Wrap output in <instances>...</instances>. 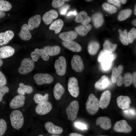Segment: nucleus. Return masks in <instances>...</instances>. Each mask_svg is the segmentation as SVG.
<instances>
[{
  "instance_id": "nucleus-1",
  "label": "nucleus",
  "mask_w": 136,
  "mask_h": 136,
  "mask_svg": "<svg viewBox=\"0 0 136 136\" xmlns=\"http://www.w3.org/2000/svg\"><path fill=\"white\" fill-rule=\"evenodd\" d=\"M11 125L15 129H19L23 126L24 118L23 114L20 111L15 110L12 112L10 116Z\"/></svg>"
},
{
  "instance_id": "nucleus-2",
  "label": "nucleus",
  "mask_w": 136,
  "mask_h": 136,
  "mask_svg": "<svg viewBox=\"0 0 136 136\" xmlns=\"http://www.w3.org/2000/svg\"><path fill=\"white\" fill-rule=\"evenodd\" d=\"M85 105L87 112L90 115H93L99 110V100L94 94H91L88 97Z\"/></svg>"
},
{
  "instance_id": "nucleus-3",
  "label": "nucleus",
  "mask_w": 136,
  "mask_h": 136,
  "mask_svg": "<svg viewBox=\"0 0 136 136\" xmlns=\"http://www.w3.org/2000/svg\"><path fill=\"white\" fill-rule=\"evenodd\" d=\"M79 108L78 102L76 100L72 101L66 108V113L68 119L73 121L77 117Z\"/></svg>"
},
{
  "instance_id": "nucleus-4",
  "label": "nucleus",
  "mask_w": 136,
  "mask_h": 136,
  "mask_svg": "<svg viewBox=\"0 0 136 136\" xmlns=\"http://www.w3.org/2000/svg\"><path fill=\"white\" fill-rule=\"evenodd\" d=\"M34 67V63L32 59L25 58L22 61L18 71L21 74H25L31 72Z\"/></svg>"
},
{
  "instance_id": "nucleus-5",
  "label": "nucleus",
  "mask_w": 136,
  "mask_h": 136,
  "mask_svg": "<svg viewBox=\"0 0 136 136\" xmlns=\"http://www.w3.org/2000/svg\"><path fill=\"white\" fill-rule=\"evenodd\" d=\"M68 90L71 95L76 97L79 93V88L77 78L74 77H70L68 81Z\"/></svg>"
},
{
  "instance_id": "nucleus-6",
  "label": "nucleus",
  "mask_w": 136,
  "mask_h": 136,
  "mask_svg": "<svg viewBox=\"0 0 136 136\" xmlns=\"http://www.w3.org/2000/svg\"><path fill=\"white\" fill-rule=\"evenodd\" d=\"M54 66L57 74L60 76L64 75L66 69V62L65 58L62 56H60L55 60Z\"/></svg>"
},
{
  "instance_id": "nucleus-7",
  "label": "nucleus",
  "mask_w": 136,
  "mask_h": 136,
  "mask_svg": "<svg viewBox=\"0 0 136 136\" xmlns=\"http://www.w3.org/2000/svg\"><path fill=\"white\" fill-rule=\"evenodd\" d=\"M33 78L36 83L39 85L51 83L54 80L52 76L47 73L36 74L34 75Z\"/></svg>"
},
{
  "instance_id": "nucleus-8",
  "label": "nucleus",
  "mask_w": 136,
  "mask_h": 136,
  "mask_svg": "<svg viewBox=\"0 0 136 136\" xmlns=\"http://www.w3.org/2000/svg\"><path fill=\"white\" fill-rule=\"evenodd\" d=\"M72 68L76 72L81 73L84 68V63L81 56L79 55H74L71 61Z\"/></svg>"
},
{
  "instance_id": "nucleus-9",
  "label": "nucleus",
  "mask_w": 136,
  "mask_h": 136,
  "mask_svg": "<svg viewBox=\"0 0 136 136\" xmlns=\"http://www.w3.org/2000/svg\"><path fill=\"white\" fill-rule=\"evenodd\" d=\"M52 107V104L48 101L38 104L36 107L35 111L39 115H44L49 113Z\"/></svg>"
},
{
  "instance_id": "nucleus-10",
  "label": "nucleus",
  "mask_w": 136,
  "mask_h": 136,
  "mask_svg": "<svg viewBox=\"0 0 136 136\" xmlns=\"http://www.w3.org/2000/svg\"><path fill=\"white\" fill-rule=\"evenodd\" d=\"M113 129L116 132H128L132 130L131 127L124 120L117 122L114 125Z\"/></svg>"
},
{
  "instance_id": "nucleus-11",
  "label": "nucleus",
  "mask_w": 136,
  "mask_h": 136,
  "mask_svg": "<svg viewBox=\"0 0 136 136\" xmlns=\"http://www.w3.org/2000/svg\"><path fill=\"white\" fill-rule=\"evenodd\" d=\"M32 60L34 62H36L40 57L44 61H47L49 59V56L43 49H35L34 51L30 53Z\"/></svg>"
},
{
  "instance_id": "nucleus-12",
  "label": "nucleus",
  "mask_w": 136,
  "mask_h": 136,
  "mask_svg": "<svg viewBox=\"0 0 136 136\" xmlns=\"http://www.w3.org/2000/svg\"><path fill=\"white\" fill-rule=\"evenodd\" d=\"M25 97L24 95H18L15 96L11 101L9 104L10 108L16 109L22 107L24 105Z\"/></svg>"
},
{
  "instance_id": "nucleus-13",
  "label": "nucleus",
  "mask_w": 136,
  "mask_h": 136,
  "mask_svg": "<svg viewBox=\"0 0 136 136\" xmlns=\"http://www.w3.org/2000/svg\"><path fill=\"white\" fill-rule=\"evenodd\" d=\"M132 75L129 73H125L123 77L119 76L117 80V84L118 86H120L124 84L125 86L128 87L132 83Z\"/></svg>"
},
{
  "instance_id": "nucleus-14",
  "label": "nucleus",
  "mask_w": 136,
  "mask_h": 136,
  "mask_svg": "<svg viewBox=\"0 0 136 136\" xmlns=\"http://www.w3.org/2000/svg\"><path fill=\"white\" fill-rule=\"evenodd\" d=\"M111 97V93L110 91L107 90L103 92L99 100V107L102 109L106 108L110 103Z\"/></svg>"
},
{
  "instance_id": "nucleus-15",
  "label": "nucleus",
  "mask_w": 136,
  "mask_h": 136,
  "mask_svg": "<svg viewBox=\"0 0 136 136\" xmlns=\"http://www.w3.org/2000/svg\"><path fill=\"white\" fill-rule=\"evenodd\" d=\"M131 102L130 98L128 96L120 95L117 99V103L118 107L122 110L129 108Z\"/></svg>"
},
{
  "instance_id": "nucleus-16",
  "label": "nucleus",
  "mask_w": 136,
  "mask_h": 136,
  "mask_svg": "<svg viewBox=\"0 0 136 136\" xmlns=\"http://www.w3.org/2000/svg\"><path fill=\"white\" fill-rule=\"evenodd\" d=\"M14 35L13 31L10 30L0 33V46L8 44L13 39Z\"/></svg>"
},
{
  "instance_id": "nucleus-17",
  "label": "nucleus",
  "mask_w": 136,
  "mask_h": 136,
  "mask_svg": "<svg viewBox=\"0 0 136 136\" xmlns=\"http://www.w3.org/2000/svg\"><path fill=\"white\" fill-rule=\"evenodd\" d=\"M58 16L57 12L54 10H51L45 13L42 17V20L46 25L51 23L53 20L57 18Z\"/></svg>"
},
{
  "instance_id": "nucleus-18",
  "label": "nucleus",
  "mask_w": 136,
  "mask_h": 136,
  "mask_svg": "<svg viewBox=\"0 0 136 136\" xmlns=\"http://www.w3.org/2000/svg\"><path fill=\"white\" fill-rule=\"evenodd\" d=\"M62 44L65 48L73 52H79L82 50L80 45L74 41H63Z\"/></svg>"
},
{
  "instance_id": "nucleus-19",
  "label": "nucleus",
  "mask_w": 136,
  "mask_h": 136,
  "mask_svg": "<svg viewBox=\"0 0 136 136\" xmlns=\"http://www.w3.org/2000/svg\"><path fill=\"white\" fill-rule=\"evenodd\" d=\"M15 50L12 47L6 46L0 48V59H4L12 56L15 52Z\"/></svg>"
},
{
  "instance_id": "nucleus-20",
  "label": "nucleus",
  "mask_w": 136,
  "mask_h": 136,
  "mask_svg": "<svg viewBox=\"0 0 136 136\" xmlns=\"http://www.w3.org/2000/svg\"><path fill=\"white\" fill-rule=\"evenodd\" d=\"M45 127L49 133L53 134H60L63 131L62 128L55 125L50 122L46 123L45 124Z\"/></svg>"
},
{
  "instance_id": "nucleus-21",
  "label": "nucleus",
  "mask_w": 136,
  "mask_h": 136,
  "mask_svg": "<svg viewBox=\"0 0 136 136\" xmlns=\"http://www.w3.org/2000/svg\"><path fill=\"white\" fill-rule=\"evenodd\" d=\"M96 124L105 130L109 129L112 125L111 120L106 117H101L98 118L96 120Z\"/></svg>"
},
{
  "instance_id": "nucleus-22",
  "label": "nucleus",
  "mask_w": 136,
  "mask_h": 136,
  "mask_svg": "<svg viewBox=\"0 0 136 136\" xmlns=\"http://www.w3.org/2000/svg\"><path fill=\"white\" fill-rule=\"evenodd\" d=\"M91 20V17L88 16L87 13L84 11H82L80 12L75 19L76 22L81 23L83 25L88 24Z\"/></svg>"
},
{
  "instance_id": "nucleus-23",
  "label": "nucleus",
  "mask_w": 136,
  "mask_h": 136,
  "mask_svg": "<svg viewBox=\"0 0 136 136\" xmlns=\"http://www.w3.org/2000/svg\"><path fill=\"white\" fill-rule=\"evenodd\" d=\"M29 30L27 24H25L22 25L20 31L18 33L21 39L24 41H27L31 39V35Z\"/></svg>"
},
{
  "instance_id": "nucleus-24",
  "label": "nucleus",
  "mask_w": 136,
  "mask_h": 136,
  "mask_svg": "<svg viewBox=\"0 0 136 136\" xmlns=\"http://www.w3.org/2000/svg\"><path fill=\"white\" fill-rule=\"evenodd\" d=\"M109 83L108 77L106 75H104L95 83L94 87L98 90H102L107 88L108 86Z\"/></svg>"
},
{
  "instance_id": "nucleus-25",
  "label": "nucleus",
  "mask_w": 136,
  "mask_h": 136,
  "mask_svg": "<svg viewBox=\"0 0 136 136\" xmlns=\"http://www.w3.org/2000/svg\"><path fill=\"white\" fill-rule=\"evenodd\" d=\"M41 17L39 15H36L30 17L28 20V26L29 30H32L38 27L40 24Z\"/></svg>"
},
{
  "instance_id": "nucleus-26",
  "label": "nucleus",
  "mask_w": 136,
  "mask_h": 136,
  "mask_svg": "<svg viewBox=\"0 0 136 136\" xmlns=\"http://www.w3.org/2000/svg\"><path fill=\"white\" fill-rule=\"evenodd\" d=\"M78 34L75 31H71L61 33L59 36V38L64 41H68L76 39Z\"/></svg>"
},
{
  "instance_id": "nucleus-27",
  "label": "nucleus",
  "mask_w": 136,
  "mask_h": 136,
  "mask_svg": "<svg viewBox=\"0 0 136 136\" xmlns=\"http://www.w3.org/2000/svg\"><path fill=\"white\" fill-rule=\"evenodd\" d=\"M65 89L63 86L60 83H58L55 85L53 90L55 98L57 100H59L65 92Z\"/></svg>"
},
{
  "instance_id": "nucleus-28",
  "label": "nucleus",
  "mask_w": 136,
  "mask_h": 136,
  "mask_svg": "<svg viewBox=\"0 0 136 136\" xmlns=\"http://www.w3.org/2000/svg\"><path fill=\"white\" fill-rule=\"evenodd\" d=\"M91 25L89 24L78 26L75 28V31L79 35L82 36L86 35L91 29Z\"/></svg>"
},
{
  "instance_id": "nucleus-29",
  "label": "nucleus",
  "mask_w": 136,
  "mask_h": 136,
  "mask_svg": "<svg viewBox=\"0 0 136 136\" xmlns=\"http://www.w3.org/2000/svg\"><path fill=\"white\" fill-rule=\"evenodd\" d=\"M115 58V55L113 53H109L101 50L99 52L97 58V60L99 62L108 60H113Z\"/></svg>"
},
{
  "instance_id": "nucleus-30",
  "label": "nucleus",
  "mask_w": 136,
  "mask_h": 136,
  "mask_svg": "<svg viewBox=\"0 0 136 136\" xmlns=\"http://www.w3.org/2000/svg\"><path fill=\"white\" fill-rule=\"evenodd\" d=\"M46 53L50 56H53L58 54L60 52V47L57 45L53 46H46L43 48Z\"/></svg>"
},
{
  "instance_id": "nucleus-31",
  "label": "nucleus",
  "mask_w": 136,
  "mask_h": 136,
  "mask_svg": "<svg viewBox=\"0 0 136 136\" xmlns=\"http://www.w3.org/2000/svg\"><path fill=\"white\" fill-rule=\"evenodd\" d=\"M63 25V22L60 19H58L53 22L50 26L49 29L54 31L56 34L59 33Z\"/></svg>"
},
{
  "instance_id": "nucleus-32",
  "label": "nucleus",
  "mask_w": 136,
  "mask_h": 136,
  "mask_svg": "<svg viewBox=\"0 0 136 136\" xmlns=\"http://www.w3.org/2000/svg\"><path fill=\"white\" fill-rule=\"evenodd\" d=\"M19 86V87L17 89V92L20 95H24L25 93L30 94L32 93L33 91V89L31 86L25 85L23 83H20Z\"/></svg>"
},
{
  "instance_id": "nucleus-33",
  "label": "nucleus",
  "mask_w": 136,
  "mask_h": 136,
  "mask_svg": "<svg viewBox=\"0 0 136 136\" xmlns=\"http://www.w3.org/2000/svg\"><path fill=\"white\" fill-rule=\"evenodd\" d=\"M92 19L94 25L96 28L101 26L104 21L103 15L100 13L94 14L92 16Z\"/></svg>"
},
{
  "instance_id": "nucleus-34",
  "label": "nucleus",
  "mask_w": 136,
  "mask_h": 136,
  "mask_svg": "<svg viewBox=\"0 0 136 136\" xmlns=\"http://www.w3.org/2000/svg\"><path fill=\"white\" fill-rule=\"evenodd\" d=\"M99 48V43L96 41H92L88 44V51L90 54L92 55L95 54Z\"/></svg>"
},
{
  "instance_id": "nucleus-35",
  "label": "nucleus",
  "mask_w": 136,
  "mask_h": 136,
  "mask_svg": "<svg viewBox=\"0 0 136 136\" xmlns=\"http://www.w3.org/2000/svg\"><path fill=\"white\" fill-rule=\"evenodd\" d=\"M123 69L122 65H120L117 67H114L112 71L111 77V80L113 83H115L117 81V78L120 76Z\"/></svg>"
},
{
  "instance_id": "nucleus-36",
  "label": "nucleus",
  "mask_w": 136,
  "mask_h": 136,
  "mask_svg": "<svg viewBox=\"0 0 136 136\" xmlns=\"http://www.w3.org/2000/svg\"><path fill=\"white\" fill-rule=\"evenodd\" d=\"M117 45L113 44L108 40L105 41L103 45V50L105 51L112 53L116 49Z\"/></svg>"
},
{
  "instance_id": "nucleus-37",
  "label": "nucleus",
  "mask_w": 136,
  "mask_h": 136,
  "mask_svg": "<svg viewBox=\"0 0 136 136\" xmlns=\"http://www.w3.org/2000/svg\"><path fill=\"white\" fill-rule=\"evenodd\" d=\"M132 12L130 9H127L122 10L119 13L117 18L119 21H123L126 20L131 15Z\"/></svg>"
},
{
  "instance_id": "nucleus-38",
  "label": "nucleus",
  "mask_w": 136,
  "mask_h": 136,
  "mask_svg": "<svg viewBox=\"0 0 136 136\" xmlns=\"http://www.w3.org/2000/svg\"><path fill=\"white\" fill-rule=\"evenodd\" d=\"M49 94L46 93L44 95L41 94L36 93L34 96L33 99L35 102L37 104H40L46 101L49 99Z\"/></svg>"
},
{
  "instance_id": "nucleus-39",
  "label": "nucleus",
  "mask_w": 136,
  "mask_h": 136,
  "mask_svg": "<svg viewBox=\"0 0 136 136\" xmlns=\"http://www.w3.org/2000/svg\"><path fill=\"white\" fill-rule=\"evenodd\" d=\"M119 33V39L122 43L124 45H127L129 44V42L127 37V32L126 29L123 31L119 29L118 30Z\"/></svg>"
},
{
  "instance_id": "nucleus-40",
  "label": "nucleus",
  "mask_w": 136,
  "mask_h": 136,
  "mask_svg": "<svg viewBox=\"0 0 136 136\" xmlns=\"http://www.w3.org/2000/svg\"><path fill=\"white\" fill-rule=\"evenodd\" d=\"M12 7V5L8 2L0 0V11L3 12L8 11L11 9Z\"/></svg>"
},
{
  "instance_id": "nucleus-41",
  "label": "nucleus",
  "mask_w": 136,
  "mask_h": 136,
  "mask_svg": "<svg viewBox=\"0 0 136 136\" xmlns=\"http://www.w3.org/2000/svg\"><path fill=\"white\" fill-rule=\"evenodd\" d=\"M103 9L111 14L115 13L117 11V8L114 6L107 3H105L102 5Z\"/></svg>"
},
{
  "instance_id": "nucleus-42",
  "label": "nucleus",
  "mask_w": 136,
  "mask_h": 136,
  "mask_svg": "<svg viewBox=\"0 0 136 136\" xmlns=\"http://www.w3.org/2000/svg\"><path fill=\"white\" fill-rule=\"evenodd\" d=\"M129 43H131L136 38V29L133 27L127 33Z\"/></svg>"
},
{
  "instance_id": "nucleus-43",
  "label": "nucleus",
  "mask_w": 136,
  "mask_h": 136,
  "mask_svg": "<svg viewBox=\"0 0 136 136\" xmlns=\"http://www.w3.org/2000/svg\"><path fill=\"white\" fill-rule=\"evenodd\" d=\"M7 128V124L6 121L3 119H0V136L3 135Z\"/></svg>"
},
{
  "instance_id": "nucleus-44",
  "label": "nucleus",
  "mask_w": 136,
  "mask_h": 136,
  "mask_svg": "<svg viewBox=\"0 0 136 136\" xmlns=\"http://www.w3.org/2000/svg\"><path fill=\"white\" fill-rule=\"evenodd\" d=\"M9 92V89L7 86H0V102L2 101L4 96Z\"/></svg>"
},
{
  "instance_id": "nucleus-45",
  "label": "nucleus",
  "mask_w": 136,
  "mask_h": 136,
  "mask_svg": "<svg viewBox=\"0 0 136 136\" xmlns=\"http://www.w3.org/2000/svg\"><path fill=\"white\" fill-rule=\"evenodd\" d=\"M64 2V0H53L52 1V5L55 8H58L62 6Z\"/></svg>"
},
{
  "instance_id": "nucleus-46",
  "label": "nucleus",
  "mask_w": 136,
  "mask_h": 136,
  "mask_svg": "<svg viewBox=\"0 0 136 136\" xmlns=\"http://www.w3.org/2000/svg\"><path fill=\"white\" fill-rule=\"evenodd\" d=\"M113 61L110 60L104 61L101 62L102 67L105 70H107L110 67Z\"/></svg>"
},
{
  "instance_id": "nucleus-47",
  "label": "nucleus",
  "mask_w": 136,
  "mask_h": 136,
  "mask_svg": "<svg viewBox=\"0 0 136 136\" xmlns=\"http://www.w3.org/2000/svg\"><path fill=\"white\" fill-rule=\"evenodd\" d=\"M7 82V80L5 76L0 71V86H5Z\"/></svg>"
},
{
  "instance_id": "nucleus-48",
  "label": "nucleus",
  "mask_w": 136,
  "mask_h": 136,
  "mask_svg": "<svg viewBox=\"0 0 136 136\" xmlns=\"http://www.w3.org/2000/svg\"><path fill=\"white\" fill-rule=\"evenodd\" d=\"M75 126L77 128L82 130H87V128L85 124L80 122H76L75 123Z\"/></svg>"
},
{
  "instance_id": "nucleus-49",
  "label": "nucleus",
  "mask_w": 136,
  "mask_h": 136,
  "mask_svg": "<svg viewBox=\"0 0 136 136\" xmlns=\"http://www.w3.org/2000/svg\"><path fill=\"white\" fill-rule=\"evenodd\" d=\"M123 112L125 114L128 116H133L135 115V111L133 109L124 110Z\"/></svg>"
},
{
  "instance_id": "nucleus-50",
  "label": "nucleus",
  "mask_w": 136,
  "mask_h": 136,
  "mask_svg": "<svg viewBox=\"0 0 136 136\" xmlns=\"http://www.w3.org/2000/svg\"><path fill=\"white\" fill-rule=\"evenodd\" d=\"M69 6L68 5H65L61 7L59 9L60 14L62 15L66 14L67 10L69 8Z\"/></svg>"
},
{
  "instance_id": "nucleus-51",
  "label": "nucleus",
  "mask_w": 136,
  "mask_h": 136,
  "mask_svg": "<svg viewBox=\"0 0 136 136\" xmlns=\"http://www.w3.org/2000/svg\"><path fill=\"white\" fill-rule=\"evenodd\" d=\"M108 2L110 3L113 4L114 5L120 7L121 5V3L118 0H108Z\"/></svg>"
},
{
  "instance_id": "nucleus-52",
  "label": "nucleus",
  "mask_w": 136,
  "mask_h": 136,
  "mask_svg": "<svg viewBox=\"0 0 136 136\" xmlns=\"http://www.w3.org/2000/svg\"><path fill=\"white\" fill-rule=\"evenodd\" d=\"M132 81L133 82L134 86L136 87V72H134L132 75Z\"/></svg>"
},
{
  "instance_id": "nucleus-53",
  "label": "nucleus",
  "mask_w": 136,
  "mask_h": 136,
  "mask_svg": "<svg viewBox=\"0 0 136 136\" xmlns=\"http://www.w3.org/2000/svg\"><path fill=\"white\" fill-rule=\"evenodd\" d=\"M77 13L76 11L75 10L74 11H70L67 14V16H69L72 15H74L75 16L77 15Z\"/></svg>"
},
{
  "instance_id": "nucleus-54",
  "label": "nucleus",
  "mask_w": 136,
  "mask_h": 136,
  "mask_svg": "<svg viewBox=\"0 0 136 136\" xmlns=\"http://www.w3.org/2000/svg\"><path fill=\"white\" fill-rule=\"evenodd\" d=\"M69 136H83L82 135L77 133H72L70 134Z\"/></svg>"
},
{
  "instance_id": "nucleus-55",
  "label": "nucleus",
  "mask_w": 136,
  "mask_h": 136,
  "mask_svg": "<svg viewBox=\"0 0 136 136\" xmlns=\"http://www.w3.org/2000/svg\"><path fill=\"white\" fill-rule=\"evenodd\" d=\"M5 13L4 12L0 11V18L4 17L5 15Z\"/></svg>"
},
{
  "instance_id": "nucleus-56",
  "label": "nucleus",
  "mask_w": 136,
  "mask_h": 136,
  "mask_svg": "<svg viewBox=\"0 0 136 136\" xmlns=\"http://www.w3.org/2000/svg\"><path fill=\"white\" fill-rule=\"evenodd\" d=\"M136 19H135L132 21V24L135 26H136Z\"/></svg>"
},
{
  "instance_id": "nucleus-57",
  "label": "nucleus",
  "mask_w": 136,
  "mask_h": 136,
  "mask_svg": "<svg viewBox=\"0 0 136 136\" xmlns=\"http://www.w3.org/2000/svg\"><path fill=\"white\" fill-rule=\"evenodd\" d=\"M120 2L123 4H125L127 0H119Z\"/></svg>"
},
{
  "instance_id": "nucleus-58",
  "label": "nucleus",
  "mask_w": 136,
  "mask_h": 136,
  "mask_svg": "<svg viewBox=\"0 0 136 136\" xmlns=\"http://www.w3.org/2000/svg\"><path fill=\"white\" fill-rule=\"evenodd\" d=\"M3 63V60L0 59V67L1 66Z\"/></svg>"
},
{
  "instance_id": "nucleus-59",
  "label": "nucleus",
  "mask_w": 136,
  "mask_h": 136,
  "mask_svg": "<svg viewBox=\"0 0 136 136\" xmlns=\"http://www.w3.org/2000/svg\"><path fill=\"white\" fill-rule=\"evenodd\" d=\"M136 5H135L134 7V13L135 15H136Z\"/></svg>"
},
{
  "instance_id": "nucleus-60",
  "label": "nucleus",
  "mask_w": 136,
  "mask_h": 136,
  "mask_svg": "<svg viewBox=\"0 0 136 136\" xmlns=\"http://www.w3.org/2000/svg\"><path fill=\"white\" fill-rule=\"evenodd\" d=\"M50 136H60L56 135V134H52V135H51Z\"/></svg>"
},
{
  "instance_id": "nucleus-61",
  "label": "nucleus",
  "mask_w": 136,
  "mask_h": 136,
  "mask_svg": "<svg viewBox=\"0 0 136 136\" xmlns=\"http://www.w3.org/2000/svg\"><path fill=\"white\" fill-rule=\"evenodd\" d=\"M65 1H66V2H68V1H70V0H64Z\"/></svg>"
},
{
  "instance_id": "nucleus-62",
  "label": "nucleus",
  "mask_w": 136,
  "mask_h": 136,
  "mask_svg": "<svg viewBox=\"0 0 136 136\" xmlns=\"http://www.w3.org/2000/svg\"><path fill=\"white\" fill-rule=\"evenodd\" d=\"M38 136H43L42 135L40 134L38 135Z\"/></svg>"
},
{
  "instance_id": "nucleus-63",
  "label": "nucleus",
  "mask_w": 136,
  "mask_h": 136,
  "mask_svg": "<svg viewBox=\"0 0 136 136\" xmlns=\"http://www.w3.org/2000/svg\"><path fill=\"white\" fill-rule=\"evenodd\" d=\"M104 136V135H101V136Z\"/></svg>"
},
{
  "instance_id": "nucleus-64",
  "label": "nucleus",
  "mask_w": 136,
  "mask_h": 136,
  "mask_svg": "<svg viewBox=\"0 0 136 136\" xmlns=\"http://www.w3.org/2000/svg\"><path fill=\"white\" fill-rule=\"evenodd\" d=\"M8 15L9 16V15L8 14Z\"/></svg>"
}]
</instances>
